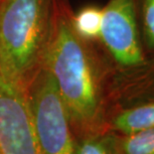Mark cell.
Segmentation results:
<instances>
[{"mask_svg": "<svg viewBox=\"0 0 154 154\" xmlns=\"http://www.w3.org/2000/svg\"><path fill=\"white\" fill-rule=\"evenodd\" d=\"M99 41L111 61L106 65L111 110L133 104L136 74L144 66L134 0H109L103 8Z\"/></svg>", "mask_w": 154, "mask_h": 154, "instance_id": "3957f363", "label": "cell"}, {"mask_svg": "<svg viewBox=\"0 0 154 154\" xmlns=\"http://www.w3.org/2000/svg\"><path fill=\"white\" fill-rule=\"evenodd\" d=\"M0 154H1V149H0Z\"/></svg>", "mask_w": 154, "mask_h": 154, "instance_id": "8fae6325", "label": "cell"}, {"mask_svg": "<svg viewBox=\"0 0 154 154\" xmlns=\"http://www.w3.org/2000/svg\"><path fill=\"white\" fill-rule=\"evenodd\" d=\"M68 0H58L43 67L50 72L75 138L107 131L109 72L93 43L79 37Z\"/></svg>", "mask_w": 154, "mask_h": 154, "instance_id": "6da1fadb", "label": "cell"}, {"mask_svg": "<svg viewBox=\"0 0 154 154\" xmlns=\"http://www.w3.org/2000/svg\"><path fill=\"white\" fill-rule=\"evenodd\" d=\"M154 128V99L113 109L107 120V129L127 135Z\"/></svg>", "mask_w": 154, "mask_h": 154, "instance_id": "8992f818", "label": "cell"}, {"mask_svg": "<svg viewBox=\"0 0 154 154\" xmlns=\"http://www.w3.org/2000/svg\"><path fill=\"white\" fill-rule=\"evenodd\" d=\"M117 137L120 154H154V128Z\"/></svg>", "mask_w": 154, "mask_h": 154, "instance_id": "9c48e42d", "label": "cell"}, {"mask_svg": "<svg viewBox=\"0 0 154 154\" xmlns=\"http://www.w3.org/2000/svg\"><path fill=\"white\" fill-rule=\"evenodd\" d=\"M58 0H0V62L27 88L41 70Z\"/></svg>", "mask_w": 154, "mask_h": 154, "instance_id": "7a4b0ae2", "label": "cell"}, {"mask_svg": "<svg viewBox=\"0 0 154 154\" xmlns=\"http://www.w3.org/2000/svg\"><path fill=\"white\" fill-rule=\"evenodd\" d=\"M74 154H120L117 134L107 130L76 138Z\"/></svg>", "mask_w": 154, "mask_h": 154, "instance_id": "ba28073f", "label": "cell"}, {"mask_svg": "<svg viewBox=\"0 0 154 154\" xmlns=\"http://www.w3.org/2000/svg\"><path fill=\"white\" fill-rule=\"evenodd\" d=\"M143 21L146 35L154 44V0H145L143 4Z\"/></svg>", "mask_w": 154, "mask_h": 154, "instance_id": "30bf717a", "label": "cell"}, {"mask_svg": "<svg viewBox=\"0 0 154 154\" xmlns=\"http://www.w3.org/2000/svg\"><path fill=\"white\" fill-rule=\"evenodd\" d=\"M1 154H40L27 88L16 82L0 62Z\"/></svg>", "mask_w": 154, "mask_h": 154, "instance_id": "5b68a950", "label": "cell"}, {"mask_svg": "<svg viewBox=\"0 0 154 154\" xmlns=\"http://www.w3.org/2000/svg\"><path fill=\"white\" fill-rule=\"evenodd\" d=\"M101 20L103 9L97 6H86L72 15L74 31L79 37L91 43L100 40Z\"/></svg>", "mask_w": 154, "mask_h": 154, "instance_id": "52a82bcc", "label": "cell"}, {"mask_svg": "<svg viewBox=\"0 0 154 154\" xmlns=\"http://www.w3.org/2000/svg\"><path fill=\"white\" fill-rule=\"evenodd\" d=\"M40 154H74L75 135L53 77L42 67L27 87Z\"/></svg>", "mask_w": 154, "mask_h": 154, "instance_id": "277c9868", "label": "cell"}]
</instances>
